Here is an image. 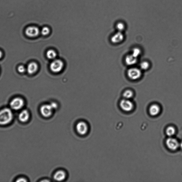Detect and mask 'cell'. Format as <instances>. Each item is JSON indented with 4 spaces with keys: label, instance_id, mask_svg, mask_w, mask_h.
<instances>
[{
    "label": "cell",
    "instance_id": "6da1fadb",
    "mask_svg": "<svg viewBox=\"0 0 182 182\" xmlns=\"http://www.w3.org/2000/svg\"><path fill=\"white\" fill-rule=\"evenodd\" d=\"M13 114L11 110L8 108H5L0 111V125H5L11 122Z\"/></svg>",
    "mask_w": 182,
    "mask_h": 182
},
{
    "label": "cell",
    "instance_id": "7a4b0ae2",
    "mask_svg": "<svg viewBox=\"0 0 182 182\" xmlns=\"http://www.w3.org/2000/svg\"><path fill=\"white\" fill-rule=\"evenodd\" d=\"M64 64L62 60L59 59H54L50 64V69L54 73H59L63 69Z\"/></svg>",
    "mask_w": 182,
    "mask_h": 182
},
{
    "label": "cell",
    "instance_id": "3957f363",
    "mask_svg": "<svg viewBox=\"0 0 182 182\" xmlns=\"http://www.w3.org/2000/svg\"><path fill=\"white\" fill-rule=\"evenodd\" d=\"M89 126L87 123L83 121L78 122L76 125L77 132L81 136L87 134L89 131Z\"/></svg>",
    "mask_w": 182,
    "mask_h": 182
},
{
    "label": "cell",
    "instance_id": "277c9868",
    "mask_svg": "<svg viewBox=\"0 0 182 182\" xmlns=\"http://www.w3.org/2000/svg\"><path fill=\"white\" fill-rule=\"evenodd\" d=\"M54 111L50 104L43 105L41 107L40 109L41 115L46 118L51 117Z\"/></svg>",
    "mask_w": 182,
    "mask_h": 182
},
{
    "label": "cell",
    "instance_id": "5b68a950",
    "mask_svg": "<svg viewBox=\"0 0 182 182\" xmlns=\"http://www.w3.org/2000/svg\"><path fill=\"white\" fill-rule=\"evenodd\" d=\"M24 102L22 99L16 98L11 101L10 106L14 110H18L22 109L24 106Z\"/></svg>",
    "mask_w": 182,
    "mask_h": 182
},
{
    "label": "cell",
    "instance_id": "8992f818",
    "mask_svg": "<svg viewBox=\"0 0 182 182\" xmlns=\"http://www.w3.org/2000/svg\"><path fill=\"white\" fill-rule=\"evenodd\" d=\"M128 75L130 79L136 80L139 79L141 77L142 73L139 69L132 68L128 70Z\"/></svg>",
    "mask_w": 182,
    "mask_h": 182
},
{
    "label": "cell",
    "instance_id": "52a82bcc",
    "mask_svg": "<svg viewBox=\"0 0 182 182\" xmlns=\"http://www.w3.org/2000/svg\"><path fill=\"white\" fill-rule=\"evenodd\" d=\"M120 106L123 111L125 112H130L132 110L134 105L132 102L127 99H125L121 101Z\"/></svg>",
    "mask_w": 182,
    "mask_h": 182
},
{
    "label": "cell",
    "instance_id": "ba28073f",
    "mask_svg": "<svg viewBox=\"0 0 182 182\" xmlns=\"http://www.w3.org/2000/svg\"><path fill=\"white\" fill-rule=\"evenodd\" d=\"M166 144L168 148L172 150H176L180 145L176 139L172 137L168 138L166 141Z\"/></svg>",
    "mask_w": 182,
    "mask_h": 182
},
{
    "label": "cell",
    "instance_id": "9c48e42d",
    "mask_svg": "<svg viewBox=\"0 0 182 182\" xmlns=\"http://www.w3.org/2000/svg\"><path fill=\"white\" fill-rule=\"evenodd\" d=\"M25 32L28 37H35L39 35L40 30L37 27L30 26L26 28Z\"/></svg>",
    "mask_w": 182,
    "mask_h": 182
},
{
    "label": "cell",
    "instance_id": "30bf717a",
    "mask_svg": "<svg viewBox=\"0 0 182 182\" xmlns=\"http://www.w3.org/2000/svg\"><path fill=\"white\" fill-rule=\"evenodd\" d=\"M67 174L65 170L60 169L55 172L53 175V179L57 181H63L66 179Z\"/></svg>",
    "mask_w": 182,
    "mask_h": 182
},
{
    "label": "cell",
    "instance_id": "8fae6325",
    "mask_svg": "<svg viewBox=\"0 0 182 182\" xmlns=\"http://www.w3.org/2000/svg\"><path fill=\"white\" fill-rule=\"evenodd\" d=\"M38 70V65L34 62H32L28 64L26 68V71L30 74H34Z\"/></svg>",
    "mask_w": 182,
    "mask_h": 182
},
{
    "label": "cell",
    "instance_id": "7c38bea8",
    "mask_svg": "<svg viewBox=\"0 0 182 182\" xmlns=\"http://www.w3.org/2000/svg\"><path fill=\"white\" fill-rule=\"evenodd\" d=\"M124 35L121 32L118 31L114 34L111 38V41L113 43H120L123 40Z\"/></svg>",
    "mask_w": 182,
    "mask_h": 182
},
{
    "label": "cell",
    "instance_id": "4fadbf2b",
    "mask_svg": "<svg viewBox=\"0 0 182 182\" xmlns=\"http://www.w3.org/2000/svg\"><path fill=\"white\" fill-rule=\"evenodd\" d=\"M160 112V108L158 105L153 104L150 106L149 109V112L151 116L157 115Z\"/></svg>",
    "mask_w": 182,
    "mask_h": 182
},
{
    "label": "cell",
    "instance_id": "5bb4252c",
    "mask_svg": "<svg viewBox=\"0 0 182 182\" xmlns=\"http://www.w3.org/2000/svg\"><path fill=\"white\" fill-rule=\"evenodd\" d=\"M29 114L27 110H23L20 113L19 115V119L20 121L26 122L29 120Z\"/></svg>",
    "mask_w": 182,
    "mask_h": 182
},
{
    "label": "cell",
    "instance_id": "9a60e30c",
    "mask_svg": "<svg viewBox=\"0 0 182 182\" xmlns=\"http://www.w3.org/2000/svg\"><path fill=\"white\" fill-rule=\"evenodd\" d=\"M137 58L134 57L132 54L128 55L125 58V63L128 65H132L136 63Z\"/></svg>",
    "mask_w": 182,
    "mask_h": 182
},
{
    "label": "cell",
    "instance_id": "2e32d148",
    "mask_svg": "<svg viewBox=\"0 0 182 182\" xmlns=\"http://www.w3.org/2000/svg\"><path fill=\"white\" fill-rule=\"evenodd\" d=\"M46 56L48 59H54L57 56V53L53 50H48L46 52Z\"/></svg>",
    "mask_w": 182,
    "mask_h": 182
},
{
    "label": "cell",
    "instance_id": "e0dca14e",
    "mask_svg": "<svg viewBox=\"0 0 182 182\" xmlns=\"http://www.w3.org/2000/svg\"><path fill=\"white\" fill-rule=\"evenodd\" d=\"M175 133V128L172 126H169L166 130V133L167 135L171 137L174 135Z\"/></svg>",
    "mask_w": 182,
    "mask_h": 182
},
{
    "label": "cell",
    "instance_id": "ac0fdd59",
    "mask_svg": "<svg viewBox=\"0 0 182 182\" xmlns=\"http://www.w3.org/2000/svg\"><path fill=\"white\" fill-rule=\"evenodd\" d=\"M133 93L132 91L130 90H125L123 93V97L125 99H129L133 96Z\"/></svg>",
    "mask_w": 182,
    "mask_h": 182
},
{
    "label": "cell",
    "instance_id": "d6986e66",
    "mask_svg": "<svg viewBox=\"0 0 182 182\" xmlns=\"http://www.w3.org/2000/svg\"><path fill=\"white\" fill-rule=\"evenodd\" d=\"M50 32V29L48 27H44L42 28L41 33L42 35L46 36L48 35Z\"/></svg>",
    "mask_w": 182,
    "mask_h": 182
},
{
    "label": "cell",
    "instance_id": "ffe728a7",
    "mask_svg": "<svg viewBox=\"0 0 182 182\" xmlns=\"http://www.w3.org/2000/svg\"><path fill=\"white\" fill-rule=\"evenodd\" d=\"M141 53V51L139 48H133L132 54L136 58H137L140 55Z\"/></svg>",
    "mask_w": 182,
    "mask_h": 182
},
{
    "label": "cell",
    "instance_id": "44dd1931",
    "mask_svg": "<svg viewBox=\"0 0 182 182\" xmlns=\"http://www.w3.org/2000/svg\"><path fill=\"white\" fill-rule=\"evenodd\" d=\"M116 27L118 31L122 32V31L124 30L125 26L123 23L119 22L117 23Z\"/></svg>",
    "mask_w": 182,
    "mask_h": 182
},
{
    "label": "cell",
    "instance_id": "7402d4cb",
    "mask_svg": "<svg viewBox=\"0 0 182 182\" xmlns=\"http://www.w3.org/2000/svg\"><path fill=\"white\" fill-rule=\"evenodd\" d=\"M150 67V64L148 62L146 61H144L140 64V67L142 70H147Z\"/></svg>",
    "mask_w": 182,
    "mask_h": 182
},
{
    "label": "cell",
    "instance_id": "603a6c76",
    "mask_svg": "<svg viewBox=\"0 0 182 182\" xmlns=\"http://www.w3.org/2000/svg\"><path fill=\"white\" fill-rule=\"evenodd\" d=\"M18 71L20 73H23L26 71V68L23 65H20L19 66L18 68Z\"/></svg>",
    "mask_w": 182,
    "mask_h": 182
},
{
    "label": "cell",
    "instance_id": "cb8c5ba5",
    "mask_svg": "<svg viewBox=\"0 0 182 182\" xmlns=\"http://www.w3.org/2000/svg\"><path fill=\"white\" fill-rule=\"evenodd\" d=\"M50 104L53 108V110H56L58 109L59 105H58L57 103L54 102H52L50 103Z\"/></svg>",
    "mask_w": 182,
    "mask_h": 182
},
{
    "label": "cell",
    "instance_id": "d4e9b609",
    "mask_svg": "<svg viewBox=\"0 0 182 182\" xmlns=\"http://www.w3.org/2000/svg\"><path fill=\"white\" fill-rule=\"evenodd\" d=\"M17 182H26V180L23 178H20L18 179L17 181Z\"/></svg>",
    "mask_w": 182,
    "mask_h": 182
},
{
    "label": "cell",
    "instance_id": "484cf974",
    "mask_svg": "<svg viewBox=\"0 0 182 182\" xmlns=\"http://www.w3.org/2000/svg\"><path fill=\"white\" fill-rule=\"evenodd\" d=\"M3 55V54L2 52L0 51V59H1V57H2Z\"/></svg>",
    "mask_w": 182,
    "mask_h": 182
},
{
    "label": "cell",
    "instance_id": "4316f807",
    "mask_svg": "<svg viewBox=\"0 0 182 182\" xmlns=\"http://www.w3.org/2000/svg\"><path fill=\"white\" fill-rule=\"evenodd\" d=\"M179 146L182 149V142L180 144Z\"/></svg>",
    "mask_w": 182,
    "mask_h": 182
}]
</instances>
